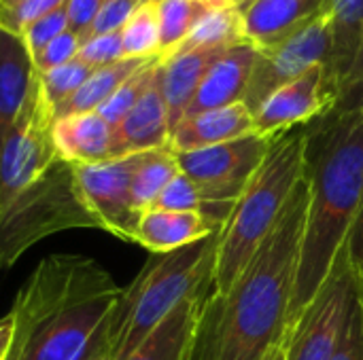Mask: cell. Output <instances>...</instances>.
I'll use <instances>...</instances> for the list:
<instances>
[{
  "instance_id": "1",
  "label": "cell",
  "mask_w": 363,
  "mask_h": 360,
  "mask_svg": "<svg viewBox=\"0 0 363 360\" xmlns=\"http://www.w3.org/2000/svg\"><path fill=\"white\" fill-rule=\"evenodd\" d=\"M123 289L94 259L51 255L17 293L6 360H94L117 346Z\"/></svg>"
},
{
  "instance_id": "2",
  "label": "cell",
  "mask_w": 363,
  "mask_h": 360,
  "mask_svg": "<svg viewBox=\"0 0 363 360\" xmlns=\"http://www.w3.org/2000/svg\"><path fill=\"white\" fill-rule=\"evenodd\" d=\"M308 176L223 297H208L196 360H262L289 329L306 227Z\"/></svg>"
},
{
  "instance_id": "3",
  "label": "cell",
  "mask_w": 363,
  "mask_h": 360,
  "mask_svg": "<svg viewBox=\"0 0 363 360\" xmlns=\"http://www.w3.org/2000/svg\"><path fill=\"white\" fill-rule=\"evenodd\" d=\"M306 132L311 197L289 325L328 282L363 202V110L332 108Z\"/></svg>"
},
{
  "instance_id": "4",
  "label": "cell",
  "mask_w": 363,
  "mask_h": 360,
  "mask_svg": "<svg viewBox=\"0 0 363 360\" xmlns=\"http://www.w3.org/2000/svg\"><path fill=\"white\" fill-rule=\"evenodd\" d=\"M306 125L274 136L270 151L234 204L219 233L213 297H223L281 219L296 185L306 174Z\"/></svg>"
},
{
  "instance_id": "5",
  "label": "cell",
  "mask_w": 363,
  "mask_h": 360,
  "mask_svg": "<svg viewBox=\"0 0 363 360\" xmlns=\"http://www.w3.org/2000/svg\"><path fill=\"white\" fill-rule=\"evenodd\" d=\"M219 233L221 229L179 250L155 255L136 280L123 289L115 360L128 359L187 297L202 289H213Z\"/></svg>"
},
{
  "instance_id": "6",
  "label": "cell",
  "mask_w": 363,
  "mask_h": 360,
  "mask_svg": "<svg viewBox=\"0 0 363 360\" xmlns=\"http://www.w3.org/2000/svg\"><path fill=\"white\" fill-rule=\"evenodd\" d=\"M94 227L74 178L72 163L57 159L49 172L19 193L0 216V274L9 269L32 244L43 238L74 229Z\"/></svg>"
},
{
  "instance_id": "7",
  "label": "cell",
  "mask_w": 363,
  "mask_h": 360,
  "mask_svg": "<svg viewBox=\"0 0 363 360\" xmlns=\"http://www.w3.org/2000/svg\"><path fill=\"white\" fill-rule=\"evenodd\" d=\"M274 138L257 132L232 142L177 153L179 168L189 176L204 197V216L223 227L234 204L264 163Z\"/></svg>"
},
{
  "instance_id": "8",
  "label": "cell",
  "mask_w": 363,
  "mask_h": 360,
  "mask_svg": "<svg viewBox=\"0 0 363 360\" xmlns=\"http://www.w3.org/2000/svg\"><path fill=\"white\" fill-rule=\"evenodd\" d=\"M53 121V106L40 89L38 74L23 110L0 144V216L19 193L40 180L60 159L51 136Z\"/></svg>"
},
{
  "instance_id": "9",
  "label": "cell",
  "mask_w": 363,
  "mask_h": 360,
  "mask_svg": "<svg viewBox=\"0 0 363 360\" xmlns=\"http://www.w3.org/2000/svg\"><path fill=\"white\" fill-rule=\"evenodd\" d=\"M355 295V269L340 252L328 282L285 333V360H332Z\"/></svg>"
},
{
  "instance_id": "10",
  "label": "cell",
  "mask_w": 363,
  "mask_h": 360,
  "mask_svg": "<svg viewBox=\"0 0 363 360\" xmlns=\"http://www.w3.org/2000/svg\"><path fill=\"white\" fill-rule=\"evenodd\" d=\"M330 25V15L323 11L283 38L257 47V59L242 104L255 112L279 87L296 81L313 66L325 64L332 42Z\"/></svg>"
},
{
  "instance_id": "11",
  "label": "cell",
  "mask_w": 363,
  "mask_h": 360,
  "mask_svg": "<svg viewBox=\"0 0 363 360\" xmlns=\"http://www.w3.org/2000/svg\"><path fill=\"white\" fill-rule=\"evenodd\" d=\"M136 163L138 153L113 157L100 163L72 166L79 195L98 229L134 244L140 221L132 202V176Z\"/></svg>"
},
{
  "instance_id": "12",
  "label": "cell",
  "mask_w": 363,
  "mask_h": 360,
  "mask_svg": "<svg viewBox=\"0 0 363 360\" xmlns=\"http://www.w3.org/2000/svg\"><path fill=\"white\" fill-rule=\"evenodd\" d=\"M334 106L336 95L328 85L323 64H319L270 93L253 112V125L257 134L274 138L294 127L308 125Z\"/></svg>"
},
{
  "instance_id": "13",
  "label": "cell",
  "mask_w": 363,
  "mask_h": 360,
  "mask_svg": "<svg viewBox=\"0 0 363 360\" xmlns=\"http://www.w3.org/2000/svg\"><path fill=\"white\" fill-rule=\"evenodd\" d=\"M211 286L179 303L153 333L123 360H196Z\"/></svg>"
},
{
  "instance_id": "14",
  "label": "cell",
  "mask_w": 363,
  "mask_h": 360,
  "mask_svg": "<svg viewBox=\"0 0 363 360\" xmlns=\"http://www.w3.org/2000/svg\"><path fill=\"white\" fill-rule=\"evenodd\" d=\"M170 142V119L168 104L162 89V62L157 72L136 102V106L113 127V157H125L153 149L168 146Z\"/></svg>"
},
{
  "instance_id": "15",
  "label": "cell",
  "mask_w": 363,
  "mask_h": 360,
  "mask_svg": "<svg viewBox=\"0 0 363 360\" xmlns=\"http://www.w3.org/2000/svg\"><path fill=\"white\" fill-rule=\"evenodd\" d=\"M255 59L257 47L253 42H242L225 49L208 68L183 119L242 102Z\"/></svg>"
},
{
  "instance_id": "16",
  "label": "cell",
  "mask_w": 363,
  "mask_h": 360,
  "mask_svg": "<svg viewBox=\"0 0 363 360\" xmlns=\"http://www.w3.org/2000/svg\"><path fill=\"white\" fill-rule=\"evenodd\" d=\"M255 132L253 112L242 104H232L215 110H206L194 117L183 119L172 132L168 146L174 153L198 151L223 142L238 140Z\"/></svg>"
},
{
  "instance_id": "17",
  "label": "cell",
  "mask_w": 363,
  "mask_h": 360,
  "mask_svg": "<svg viewBox=\"0 0 363 360\" xmlns=\"http://www.w3.org/2000/svg\"><path fill=\"white\" fill-rule=\"evenodd\" d=\"M51 136L57 157L66 163L83 166L113 159V127L96 110L55 119Z\"/></svg>"
},
{
  "instance_id": "18",
  "label": "cell",
  "mask_w": 363,
  "mask_h": 360,
  "mask_svg": "<svg viewBox=\"0 0 363 360\" xmlns=\"http://www.w3.org/2000/svg\"><path fill=\"white\" fill-rule=\"evenodd\" d=\"M36 81L38 70L23 40L0 28V144L23 110Z\"/></svg>"
},
{
  "instance_id": "19",
  "label": "cell",
  "mask_w": 363,
  "mask_h": 360,
  "mask_svg": "<svg viewBox=\"0 0 363 360\" xmlns=\"http://www.w3.org/2000/svg\"><path fill=\"white\" fill-rule=\"evenodd\" d=\"M323 11L330 15V55L323 64L330 89L340 100L342 85L351 72L359 51L363 34V0H323Z\"/></svg>"
},
{
  "instance_id": "20",
  "label": "cell",
  "mask_w": 363,
  "mask_h": 360,
  "mask_svg": "<svg viewBox=\"0 0 363 360\" xmlns=\"http://www.w3.org/2000/svg\"><path fill=\"white\" fill-rule=\"evenodd\" d=\"M223 51L221 47H202L179 51L162 59V89L168 104L170 132L183 121L202 79Z\"/></svg>"
},
{
  "instance_id": "21",
  "label": "cell",
  "mask_w": 363,
  "mask_h": 360,
  "mask_svg": "<svg viewBox=\"0 0 363 360\" xmlns=\"http://www.w3.org/2000/svg\"><path fill=\"white\" fill-rule=\"evenodd\" d=\"M221 227H215L200 212H170L151 208L140 214L136 229V244L153 255H166L189 246Z\"/></svg>"
},
{
  "instance_id": "22",
  "label": "cell",
  "mask_w": 363,
  "mask_h": 360,
  "mask_svg": "<svg viewBox=\"0 0 363 360\" xmlns=\"http://www.w3.org/2000/svg\"><path fill=\"white\" fill-rule=\"evenodd\" d=\"M242 8L249 42L264 47L323 13V0H251Z\"/></svg>"
},
{
  "instance_id": "23",
  "label": "cell",
  "mask_w": 363,
  "mask_h": 360,
  "mask_svg": "<svg viewBox=\"0 0 363 360\" xmlns=\"http://www.w3.org/2000/svg\"><path fill=\"white\" fill-rule=\"evenodd\" d=\"M151 59H155V57H123L115 64L96 68L89 74V79L79 87L77 93H72L66 102H62L60 106L53 108V117L62 119L68 115L98 110L134 72H138Z\"/></svg>"
},
{
  "instance_id": "24",
  "label": "cell",
  "mask_w": 363,
  "mask_h": 360,
  "mask_svg": "<svg viewBox=\"0 0 363 360\" xmlns=\"http://www.w3.org/2000/svg\"><path fill=\"white\" fill-rule=\"evenodd\" d=\"M242 42H249L247 28H245V8L242 6L208 8L200 17V21L194 25V30L187 34V38L172 53L189 51V49H202V47L230 49V47L242 45Z\"/></svg>"
},
{
  "instance_id": "25",
  "label": "cell",
  "mask_w": 363,
  "mask_h": 360,
  "mask_svg": "<svg viewBox=\"0 0 363 360\" xmlns=\"http://www.w3.org/2000/svg\"><path fill=\"white\" fill-rule=\"evenodd\" d=\"M179 172V159L170 146L138 153V163L132 176V202L136 212L143 214L145 210H151Z\"/></svg>"
},
{
  "instance_id": "26",
  "label": "cell",
  "mask_w": 363,
  "mask_h": 360,
  "mask_svg": "<svg viewBox=\"0 0 363 360\" xmlns=\"http://www.w3.org/2000/svg\"><path fill=\"white\" fill-rule=\"evenodd\" d=\"M160 17V55L168 57L208 11L202 0H155Z\"/></svg>"
},
{
  "instance_id": "27",
  "label": "cell",
  "mask_w": 363,
  "mask_h": 360,
  "mask_svg": "<svg viewBox=\"0 0 363 360\" xmlns=\"http://www.w3.org/2000/svg\"><path fill=\"white\" fill-rule=\"evenodd\" d=\"M125 57H162L160 55V17L157 2L140 4L121 30Z\"/></svg>"
},
{
  "instance_id": "28",
  "label": "cell",
  "mask_w": 363,
  "mask_h": 360,
  "mask_svg": "<svg viewBox=\"0 0 363 360\" xmlns=\"http://www.w3.org/2000/svg\"><path fill=\"white\" fill-rule=\"evenodd\" d=\"M162 57H155L151 59L149 64H145L138 72H134L96 112L111 125V127H117L123 117L136 106V102L143 98V93L147 91V87L151 85L155 72H157V66H160Z\"/></svg>"
},
{
  "instance_id": "29",
  "label": "cell",
  "mask_w": 363,
  "mask_h": 360,
  "mask_svg": "<svg viewBox=\"0 0 363 360\" xmlns=\"http://www.w3.org/2000/svg\"><path fill=\"white\" fill-rule=\"evenodd\" d=\"M96 68L83 64L81 59H72L68 64H62L53 70H47V72H38L40 74V89L47 98V102L55 108L60 106L62 102H66L72 93L79 91V87L89 79V74L94 72Z\"/></svg>"
},
{
  "instance_id": "30",
  "label": "cell",
  "mask_w": 363,
  "mask_h": 360,
  "mask_svg": "<svg viewBox=\"0 0 363 360\" xmlns=\"http://www.w3.org/2000/svg\"><path fill=\"white\" fill-rule=\"evenodd\" d=\"M153 208L170 210V212H200L204 216V197L198 185L189 176L179 172L170 180V185L162 191Z\"/></svg>"
},
{
  "instance_id": "31",
  "label": "cell",
  "mask_w": 363,
  "mask_h": 360,
  "mask_svg": "<svg viewBox=\"0 0 363 360\" xmlns=\"http://www.w3.org/2000/svg\"><path fill=\"white\" fill-rule=\"evenodd\" d=\"M68 0H23L19 4L0 8V28L19 36L32 21L66 6Z\"/></svg>"
},
{
  "instance_id": "32",
  "label": "cell",
  "mask_w": 363,
  "mask_h": 360,
  "mask_svg": "<svg viewBox=\"0 0 363 360\" xmlns=\"http://www.w3.org/2000/svg\"><path fill=\"white\" fill-rule=\"evenodd\" d=\"M332 360H363V308L357 297V284L355 295L351 299V308L340 333L338 348Z\"/></svg>"
},
{
  "instance_id": "33",
  "label": "cell",
  "mask_w": 363,
  "mask_h": 360,
  "mask_svg": "<svg viewBox=\"0 0 363 360\" xmlns=\"http://www.w3.org/2000/svg\"><path fill=\"white\" fill-rule=\"evenodd\" d=\"M68 30V15H66V6L32 21L21 34L19 38L23 40L26 49L30 51V55L38 53L40 49H45L53 38H57L62 32Z\"/></svg>"
},
{
  "instance_id": "34",
  "label": "cell",
  "mask_w": 363,
  "mask_h": 360,
  "mask_svg": "<svg viewBox=\"0 0 363 360\" xmlns=\"http://www.w3.org/2000/svg\"><path fill=\"white\" fill-rule=\"evenodd\" d=\"M123 57L125 55H123L121 32L91 36L89 40H85L81 45V49L77 53V59H81L83 64H87L91 68H102V66L115 64Z\"/></svg>"
},
{
  "instance_id": "35",
  "label": "cell",
  "mask_w": 363,
  "mask_h": 360,
  "mask_svg": "<svg viewBox=\"0 0 363 360\" xmlns=\"http://www.w3.org/2000/svg\"><path fill=\"white\" fill-rule=\"evenodd\" d=\"M81 49V40L74 32L66 30L62 32L57 38H53L45 49H40L38 53L32 55V62H34V68L43 74L47 70H53L62 64H68L77 57Z\"/></svg>"
},
{
  "instance_id": "36",
  "label": "cell",
  "mask_w": 363,
  "mask_h": 360,
  "mask_svg": "<svg viewBox=\"0 0 363 360\" xmlns=\"http://www.w3.org/2000/svg\"><path fill=\"white\" fill-rule=\"evenodd\" d=\"M138 6H140L138 0H104L98 17H96L94 25H91V30H89V38L100 36V34L121 32L123 25L128 23V19L132 17V13Z\"/></svg>"
},
{
  "instance_id": "37",
  "label": "cell",
  "mask_w": 363,
  "mask_h": 360,
  "mask_svg": "<svg viewBox=\"0 0 363 360\" xmlns=\"http://www.w3.org/2000/svg\"><path fill=\"white\" fill-rule=\"evenodd\" d=\"M104 0H68L66 15H68V30L74 32L81 45L89 38V30L102 8Z\"/></svg>"
},
{
  "instance_id": "38",
  "label": "cell",
  "mask_w": 363,
  "mask_h": 360,
  "mask_svg": "<svg viewBox=\"0 0 363 360\" xmlns=\"http://www.w3.org/2000/svg\"><path fill=\"white\" fill-rule=\"evenodd\" d=\"M363 104V34L362 42H359V51L355 55V62L351 66V72L342 85V91H340V100L334 108H340V110H357L362 108Z\"/></svg>"
},
{
  "instance_id": "39",
  "label": "cell",
  "mask_w": 363,
  "mask_h": 360,
  "mask_svg": "<svg viewBox=\"0 0 363 360\" xmlns=\"http://www.w3.org/2000/svg\"><path fill=\"white\" fill-rule=\"evenodd\" d=\"M345 250H347V257H349V263L353 265V269H359L363 265V202L359 214L353 223V229L347 238Z\"/></svg>"
},
{
  "instance_id": "40",
  "label": "cell",
  "mask_w": 363,
  "mask_h": 360,
  "mask_svg": "<svg viewBox=\"0 0 363 360\" xmlns=\"http://www.w3.org/2000/svg\"><path fill=\"white\" fill-rule=\"evenodd\" d=\"M11 344H13V316L6 314L4 318H0V360L9 359Z\"/></svg>"
},
{
  "instance_id": "41",
  "label": "cell",
  "mask_w": 363,
  "mask_h": 360,
  "mask_svg": "<svg viewBox=\"0 0 363 360\" xmlns=\"http://www.w3.org/2000/svg\"><path fill=\"white\" fill-rule=\"evenodd\" d=\"M208 8H223V6H242L245 0H202Z\"/></svg>"
},
{
  "instance_id": "42",
  "label": "cell",
  "mask_w": 363,
  "mask_h": 360,
  "mask_svg": "<svg viewBox=\"0 0 363 360\" xmlns=\"http://www.w3.org/2000/svg\"><path fill=\"white\" fill-rule=\"evenodd\" d=\"M262 360H285V337H283L281 344H277Z\"/></svg>"
},
{
  "instance_id": "43",
  "label": "cell",
  "mask_w": 363,
  "mask_h": 360,
  "mask_svg": "<svg viewBox=\"0 0 363 360\" xmlns=\"http://www.w3.org/2000/svg\"><path fill=\"white\" fill-rule=\"evenodd\" d=\"M355 284H357V297H359L363 308V265L359 269H355Z\"/></svg>"
},
{
  "instance_id": "44",
  "label": "cell",
  "mask_w": 363,
  "mask_h": 360,
  "mask_svg": "<svg viewBox=\"0 0 363 360\" xmlns=\"http://www.w3.org/2000/svg\"><path fill=\"white\" fill-rule=\"evenodd\" d=\"M23 0H0V8H6V6H13V4H19Z\"/></svg>"
},
{
  "instance_id": "45",
  "label": "cell",
  "mask_w": 363,
  "mask_h": 360,
  "mask_svg": "<svg viewBox=\"0 0 363 360\" xmlns=\"http://www.w3.org/2000/svg\"><path fill=\"white\" fill-rule=\"evenodd\" d=\"M140 4H145V2H153V0H138Z\"/></svg>"
},
{
  "instance_id": "46",
  "label": "cell",
  "mask_w": 363,
  "mask_h": 360,
  "mask_svg": "<svg viewBox=\"0 0 363 360\" xmlns=\"http://www.w3.org/2000/svg\"><path fill=\"white\" fill-rule=\"evenodd\" d=\"M249 2H251V0H245V4H249ZM245 4H242V6H245Z\"/></svg>"
},
{
  "instance_id": "47",
  "label": "cell",
  "mask_w": 363,
  "mask_h": 360,
  "mask_svg": "<svg viewBox=\"0 0 363 360\" xmlns=\"http://www.w3.org/2000/svg\"><path fill=\"white\" fill-rule=\"evenodd\" d=\"M357 110H363V104H362V108H357Z\"/></svg>"
}]
</instances>
